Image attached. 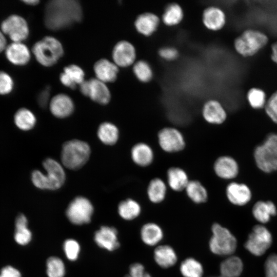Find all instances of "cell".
<instances>
[{
  "instance_id": "obj_1",
  "label": "cell",
  "mask_w": 277,
  "mask_h": 277,
  "mask_svg": "<svg viewBox=\"0 0 277 277\" xmlns=\"http://www.w3.org/2000/svg\"><path fill=\"white\" fill-rule=\"evenodd\" d=\"M82 17V9L78 1L54 0L46 5L44 23L47 28L56 31L80 22Z\"/></svg>"
},
{
  "instance_id": "obj_2",
  "label": "cell",
  "mask_w": 277,
  "mask_h": 277,
  "mask_svg": "<svg viewBox=\"0 0 277 277\" xmlns=\"http://www.w3.org/2000/svg\"><path fill=\"white\" fill-rule=\"evenodd\" d=\"M46 174L38 170L31 173V181L37 188L55 190L60 188L64 184L66 175L62 165L56 160L47 158L43 163Z\"/></svg>"
},
{
  "instance_id": "obj_3",
  "label": "cell",
  "mask_w": 277,
  "mask_h": 277,
  "mask_svg": "<svg viewBox=\"0 0 277 277\" xmlns=\"http://www.w3.org/2000/svg\"><path fill=\"white\" fill-rule=\"evenodd\" d=\"M90 152V147L86 142L76 139L70 140L63 145L61 161L66 168L77 170L87 163Z\"/></svg>"
},
{
  "instance_id": "obj_4",
  "label": "cell",
  "mask_w": 277,
  "mask_h": 277,
  "mask_svg": "<svg viewBox=\"0 0 277 277\" xmlns=\"http://www.w3.org/2000/svg\"><path fill=\"white\" fill-rule=\"evenodd\" d=\"M32 52L41 65L50 67L55 64L63 56L64 49L58 39L47 36L33 45Z\"/></svg>"
},
{
  "instance_id": "obj_5",
  "label": "cell",
  "mask_w": 277,
  "mask_h": 277,
  "mask_svg": "<svg viewBox=\"0 0 277 277\" xmlns=\"http://www.w3.org/2000/svg\"><path fill=\"white\" fill-rule=\"evenodd\" d=\"M258 167L262 171L270 173L277 170V134L271 133L254 151Z\"/></svg>"
},
{
  "instance_id": "obj_6",
  "label": "cell",
  "mask_w": 277,
  "mask_h": 277,
  "mask_svg": "<svg viewBox=\"0 0 277 277\" xmlns=\"http://www.w3.org/2000/svg\"><path fill=\"white\" fill-rule=\"evenodd\" d=\"M211 230L212 235L209 243L211 251L221 256L232 255L237 247L235 237L228 229L217 223L212 226Z\"/></svg>"
},
{
  "instance_id": "obj_7",
  "label": "cell",
  "mask_w": 277,
  "mask_h": 277,
  "mask_svg": "<svg viewBox=\"0 0 277 277\" xmlns=\"http://www.w3.org/2000/svg\"><path fill=\"white\" fill-rule=\"evenodd\" d=\"M268 42V37L264 33L248 29L235 39L234 46L238 53L243 56L249 57L255 55Z\"/></svg>"
},
{
  "instance_id": "obj_8",
  "label": "cell",
  "mask_w": 277,
  "mask_h": 277,
  "mask_svg": "<svg viewBox=\"0 0 277 277\" xmlns=\"http://www.w3.org/2000/svg\"><path fill=\"white\" fill-rule=\"evenodd\" d=\"M272 236L270 231L262 224L255 225L248 235L244 247L256 256L263 255L270 247Z\"/></svg>"
},
{
  "instance_id": "obj_9",
  "label": "cell",
  "mask_w": 277,
  "mask_h": 277,
  "mask_svg": "<svg viewBox=\"0 0 277 277\" xmlns=\"http://www.w3.org/2000/svg\"><path fill=\"white\" fill-rule=\"evenodd\" d=\"M1 30L12 42H23L29 36V28L27 22L22 16L11 14L2 22Z\"/></svg>"
},
{
  "instance_id": "obj_10",
  "label": "cell",
  "mask_w": 277,
  "mask_h": 277,
  "mask_svg": "<svg viewBox=\"0 0 277 277\" xmlns=\"http://www.w3.org/2000/svg\"><path fill=\"white\" fill-rule=\"evenodd\" d=\"M93 212V207L90 201L85 197L77 196L70 203L66 213L72 223L82 225L90 222Z\"/></svg>"
},
{
  "instance_id": "obj_11",
  "label": "cell",
  "mask_w": 277,
  "mask_h": 277,
  "mask_svg": "<svg viewBox=\"0 0 277 277\" xmlns=\"http://www.w3.org/2000/svg\"><path fill=\"white\" fill-rule=\"evenodd\" d=\"M81 92L94 102L101 105L108 104L111 94L105 83L96 78L85 80L80 85Z\"/></svg>"
},
{
  "instance_id": "obj_12",
  "label": "cell",
  "mask_w": 277,
  "mask_h": 277,
  "mask_svg": "<svg viewBox=\"0 0 277 277\" xmlns=\"http://www.w3.org/2000/svg\"><path fill=\"white\" fill-rule=\"evenodd\" d=\"M158 142L161 149L169 153H174L183 150L185 147L183 135L177 129L165 127L158 133Z\"/></svg>"
},
{
  "instance_id": "obj_13",
  "label": "cell",
  "mask_w": 277,
  "mask_h": 277,
  "mask_svg": "<svg viewBox=\"0 0 277 277\" xmlns=\"http://www.w3.org/2000/svg\"><path fill=\"white\" fill-rule=\"evenodd\" d=\"M112 58L118 67H128L134 63L135 49L131 43L127 41H120L113 47Z\"/></svg>"
},
{
  "instance_id": "obj_14",
  "label": "cell",
  "mask_w": 277,
  "mask_h": 277,
  "mask_svg": "<svg viewBox=\"0 0 277 277\" xmlns=\"http://www.w3.org/2000/svg\"><path fill=\"white\" fill-rule=\"evenodd\" d=\"M4 52L7 60L15 66L25 65L30 60V51L23 42H12Z\"/></svg>"
},
{
  "instance_id": "obj_15",
  "label": "cell",
  "mask_w": 277,
  "mask_h": 277,
  "mask_svg": "<svg viewBox=\"0 0 277 277\" xmlns=\"http://www.w3.org/2000/svg\"><path fill=\"white\" fill-rule=\"evenodd\" d=\"M74 107L71 98L64 93L54 96L49 102L51 113L58 118H65L70 115L74 110Z\"/></svg>"
},
{
  "instance_id": "obj_16",
  "label": "cell",
  "mask_w": 277,
  "mask_h": 277,
  "mask_svg": "<svg viewBox=\"0 0 277 277\" xmlns=\"http://www.w3.org/2000/svg\"><path fill=\"white\" fill-rule=\"evenodd\" d=\"M226 194L229 201L237 206L246 205L251 198L249 187L244 184L236 182H231L227 185Z\"/></svg>"
},
{
  "instance_id": "obj_17",
  "label": "cell",
  "mask_w": 277,
  "mask_h": 277,
  "mask_svg": "<svg viewBox=\"0 0 277 277\" xmlns=\"http://www.w3.org/2000/svg\"><path fill=\"white\" fill-rule=\"evenodd\" d=\"M213 169L218 177L225 180L233 179L239 173L238 163L229 156L218 157L214 163Z\"/></svg>"
},
{
  "instance_id": "obj_18",
  "label": "cell",
  "mask_w": 277,
  "mask_h": 277,
  "mask_svg": "<svg viewBox=\"0 0 277 277\" xmlns=\"http://www.w3.org/2000/svg\"><path fill=\"white\" fill-rule=\"evenodd\" d=\"M202 115L208 123L220 125L225 122L227 114L221 104L216 100H210L203 106Z\"/></svg>"
},
{
  "instance_id": "obj_19",
  "label": "cell",
  "mask_w": 277,
  "mask_h": 277,
  "mask_svg": "<svg viewBox=\"0 0 277 277\" xmlns=\"http://www.w3.org/2000/svg\"><path fill=\"white\" fill-rule=\"evenodd\" d=\"M117 234V230L114 228L102 226L95 233L94 240L100 247L113 251L120 246Z\"/></svg>"
},
{
  "instance_id": "obj_20",
  "label": "cell",
  "mask_w": 277,
  "mask_h": 277,
  "mask_svg": "<svg viewBox=\"0 0 277 277\" xmlns=\"http://www.w3.org/2000/svg\"><path fill=\"white\" fill-rule=\"evenodd\" d=\"M93 69L96 78L105 83L114 82L118 72V66L105 58L96 62Z\"/></svg>"
},
{
  "instance_id": "obj_21",
  "label": "cell",
  "mask_w": 277,
  "mask_h": 277,
  "mask_svg": "<svg viewBox=\"0 0 277 277\" xmlns=\"http://www.w3.org/2000/svg\"><path fill=\"white\" fill-rule=\"evenodd\" d=\"M202 17L204 26L212 31L221 29L226 22L224 12L220 8L215 6H210L205 9Z\"/></svg>"
},
{
  "instance_id": "obj_22",
  "label": "cell",
  "mask_w": 277,
  "mask_h": 277,
  "mask_svg": "<svg viewBox=\"0 0 277 277\" xmlns=\"http://www.w3.org/2000/svg\"><path fill=\"white\" fill-rule=\"evenodd\" d=\"M160 18L154 13L145 12L139 15L134 22L136 30L140 34L149 36L157 29Z\"/></svg>"
},
{
  "instance_id": "obj_23",
  "label": "cell",
  "mask_w": 277,
  "mask_h": 277,
  "mask_svg": "<svg viewBox=\"0 0 277 277\" xmlns=\"http://www.w3.org/2000/svg\"><path fill=\"white\" fill-rule=\"evenodd\" d=\"M131 155L133 162L141 167L150 165L154 158L152 148L144 143H138L134 145L131 149Z\"/></svg>"
},
{
  "instance_id": "obj_24",
  "label": "cell",
  "mask_w": 277,
  "mask_h": 277,
  "mask_svg": "<svg viewBox=\"0 0 277 277\" xmlns=\"http://www.w3.org/2000/svg\"><path fill=\"white\" fill-rule=\"evenodd\" d=\"M252 211L254 219L261 224L268 223L271 217L277 213L275 205L270 201L257 202L254 205Z\"/></svg>"
},
{
  "instance_id": "obj_25",
  "label": "cell",
  "mask_w": 277,
  "mask_h": 277,
  "mask_svg": "<svg viewBox=\"0 0 277 277\" xmlns=\"http://www.w3.org/2000/svg\"><path fill=\"white\" fill-rule=\"evenodd\" d=\"M167 179L170 188L177 192L185 190L189 181L186 172L177 167H171L167 170Z\"/></svg>"
},
{
  "instance_id": "obj_26",
  "label": "cell",
  "mask_w": 277,
  "mask_h": 277,
  "mask_svg": "<svg viewBox=\"0 0 277 277\" xmlns=\"http://www.w3.org/2000/svg\"><path fill=\"white\" fill-rule=\"evenodd\" d=\"M154 259L161 267L167 268L173 266L177 261V255L174 250L168 245L157 246L154 251Z\"/></svg>"
},
{
  "instance_id": "obj_27",
  "label": "cell",
  "mask_w": 277,
  "mask_h": 277,
  "mask_svg": "<svg viewBox=\"0 0 277 277\" xmlns=\"http://www.w3.org/2000/svg\"><path fill=\"white\" fill-rule=\"evenodd\" d=\"M243 262L237 256L230 255L222 261L220 270L221 277H239L243 272Z\"/></svg>"
},
{
  "instance_id": "obj_28",
  "label": "cell",
  "mask_w": 277,
  "mask_h": 277,
  "mask_svg": "<svg viewBox=\"0 0 277 277\" xmlns=\"http://www.w3.org/2000/svg\"><path fill=\"white\" fill-rule=\"evenodd\" d=\"M14 238L18 244L23 246L31 240L32 233L28 228V220L24 214H19L16 217Z\"/></svg>"
},
{
  "instance_id": "obj_29",
  "label": "cell",
  "mask_w": 277,
  "mask_h": 277,
  "mask_svg": "<svg viewBox=\"0 0 277 277\" xmlns=\"http://www.w3.org/2000/svg\"><path fill=\"white\" fill-rule=\"evenodd\" d=\"M141 236L143 242L148 246L157 244L163 238V232L161 228L153 223H148L142 227Z\"/></svg>"
},
{
  "instance_id": "obj_30",
  "label": "cell",
  "mask_w": 277,
  "mask_h": 277,
  "mask_svg": "<svg viewBox=\"0 0 277 277\" xmlns=\"http://www.w3.org/2000/svg\"><path fill=\"white\" fill-rule=\"evenodd\" d=\"M166 192V184L162 179L155 177L150 181L147 193L149 200L152 203L157 204L162 202L165 198Z\"/></svg>"
},
{
  "instance_id": "obj_31",
  "label": "cell",
  "mask_w": 277,
  "mask_h": 277,
  "mask_svg": "<svg viewBox=\"0 0 277 277\" xmlns=\"http://www.w3.org/2000/svg\"><path fill=\"white\" fill-rule=\"evenodd\" d=\"M14 121L18 128L23 131H28L34 128L36 118L31 111L26 108H21L15 113Z\"/></svg>"
},
{
  "instance_id": "obj_32",
  "label": "cell",
  "mask_w": 277,
  "mask_h": 277,
  "mask_svg": "<svg viewBox=\"0 0 277 277\" xmlns=\"http://www.w3.org/2000/svg\"><path fill=\"white\" fill-rule=\"evenodd\" d=\"M185 190L188 197L196 204L204 203L207 201V191L197 180L189 181Z\"/></svg>"
},
{
  "instance_id": "obj_33",
  "label": "cell",
  "mask_w": 277,
  "mask_h": 277,
  "mask_svg": "<svg viewBox=\"0 0 277 277\" xmlns=\"http://www.w3.org/2000/svg\"><path fill=\"white\" fill-rule=\"evenodd\" d=\"M97 133L100 141L107 145L115 144L119 136L117 127L109 122L102 123L98 127Z\"/></svg>"
},
{
  "instance_id": "obj_34",
  "label": "cell",
  "mask_w": 277,
  "mask_h": 277,
  "mask_svg": "<svg viewBox=\"0 0 277 277\" xmlns=\"http://www.w3.org/2000/svg\"><path fill=\"white\" fill-rule=\"evenodd\" d=\"M141 208L135 200L128 199L120 203L118 212L120 215L126 220H132L137 217L140 214Z\"/></svg>"
},
{
  "instance_id": "obj_35",
  "label": "cell",
  "mask_w": 277,
  "mask_h": 277,
  "mask_svg": "<svg viewBox=\"0 0 277 277\" xmlns=\"http://www.w3.org/2000/svg\"><path fill=\"white\" fill-rule=\"evenodd\" d=\"M183 11L177 4L169 5L162 15V21L167 26H173L179 24L183 19Z\"/></svg>"
},
{
  "instance_id": "obj_36",
  "label": "cell",
  "mask_w": 277,
  "mask_h": 277,
  "mask_svg": "<svg viewBox=\"0 0 277 277\" xmlns=\"http://www.w3.org/2000/svg\"><path fill=\"white\" fill-rule=\"evenodd\" d=\"M180 271L184 277H202L204 273L202 265L192 258H187L182 262Z\"/></svg>"
},
{
  "instance_id": "obj_37",
  "label": "cell",
  "mask_w": 277,
  "mask_h": 277,
  "mask_svg": "<svg viewBox=\"0 0 277 277\" xmlns=\"http://www.w3.org/2000/svg\"><path fill=\"white\" fill-rule=\"evenodd\" d=\"M133 72L136 77L143 83L149 82L153 77L152 68L145 61L140 60L134 63Z\"/></svg>"
},
{
  "instance_id": "obj_38",
  "label": "cell",
  "mask_w": 277,
  "mask_h": 277,
  "mask_svg": "<svg viewBox=\"0 0 277 277\" xmlns=\"http://www.w3.org/2000/svg\"><path fill=\"white\" fill-rule=\"evenodd\" d=\"M65 266L63 261L58 258L51 256L47 261V273L48 277H64Z\"/></svg>"
},
{
  "instance_id": "obj_39",
  "label": "cell",
  "mask_w": 277,
  "mask_h": 277,
  "mask_svg": "<svg viewBox=\"0 0 277 277\" xmlns=\"http://www.w3.org/2000/svg\"><path fill=\"white\" fill-rule=\"evenodd\" d=\"M265 92L257 88L250 89L247 93V99L250 106L254 109H261L265 107L266 100Z\"/></svg>"
},
{
  "instance_id": "obj_40",
  "label": "cell",
  "mask_w": 277,
  "mask_h": 277,
  "mask_svg": "<svg viewBox=\"0 0 277 277\" xmlns=\"http://www.w3.org/2000/svg\"><path fill=\"white\" fill-rule=\"evenodd\" d=\"M63 72L76 85H80L85 81L84 71L77 65H68L64 68Z\"/></svg>"
},
{
  "instance_id": "obj_41",
  "label": "cell",
  "mask_w": 277,
  "mask_h": 277,
  "mask_svg": "<svg viewBox=\"0 0 277 277\" xmlns=\"http://www.w3.org/2000/svg\"><path fill=\"white\" fill-rule=\"evenodd\" d=\"M14 87L13 78L7 72L0 70V95H5L11 93Z\"/></svg>"
},
{
  "instance_id": "obj_42",
  "label": "cell",
  "mask_w": 277,
  "mask_h": 277,
  "mask_svg": "<svg viewBox=\"0 0 277 277\" xmlns=\"http://www.w3.org/2000/svg\"><path fill=\"white\" fill-rule=\"evenodd\" d=\"M64 249L67 258L71 261H74L77 258L80 247L76 241L68 239L64 242Z\"/></svg>"
},
{
  "instance_id": "obj_43",
  "label": "cell",
  "mask_w": 277,
  "mask_h": 277,
  "mask_svg": "<svg viewBox=\"0 0 277 277\" xmlns=\"http://www.w3.org/2000/svg\"><path fill=\"white\" fill-rule=\"evenodd\" d=\"M264 108L268 116L277 124V91L266 101Z\"/></svg>"
},
{
  "instance_id": "obj_44",
  "label": "cell",
  "mask_w": 277,
  "mask_h": 277,
  "mask_svg": "<svg viewBox=\"0 0 277 277\" xmlns=\"http://www.w3.org/2000/svg\"><path fill=\"white\" fill-rule=\"evenodd\" d=\"M265 277H277V254L272 253L266 259L264 264Z\"/></svg>"
},
{
  "instance_id": "obj_45",
  "label": "cell",
  "mask_w": 277,
  "mask_h": 277,
  "mask_svg": "<svg viewBox=\"0 0 277 277\" xmlns=\"http://www.w3.org/2000/svg\"><path fill=\"white\" fill-rule=\"evenodd\" d=\"M125 277H151V276L145 271L142 264L137 263L130 266L129 274L126 275Z\"/></svg>"
},
{
  "instance_id": "obj_46",
  "label": "cell",
  "mask_w": 277,
  "mask_h": 277,
  "mask_svg": "<svg viewBox=\"0 0 277 277\" xmlns=\"http://www.w3.org/2000/svg\"><path fill=\"white\" fill-rule=\"evenodd\" d=\"M159 54L163 59L171 61L177 58L179 52L176 49L173 47H165L159 50Z\"/></svg>"
},
{
  "instance_id": "obj_47",
  "label": "cell",
  "mask_w": 277,
  "mask_h": 277,
  "mask_svg": "<svg viewBox=\"0 0 277 277\" xmlns=\"http://www.w3.org/2000/svg\"><path fill=\"white\" fill-rule=\"evenodd\" d=\"M0 277H21V274L18 270L13 266H6L1 269Z\"/></svg>"
},
{
  "instance_id": "obj_48",
  "label": "cell",
  "mask_w": 277,
  "mask_h": 277,
  "mask_svg": "<svg viewBox=\"0 0 277 277\" xmlns=\"http://www.w3.org/2000/svg\"><path fill=\"white\" fill-rule=\"evenodd\" d=\"M50 88L47 87L38 94L37 102L39 105L43 108L47 106L50 97Z\"/></svg>"
},
{
  "instance_id": "obj_49",
  "label": "cell",
  "mask_w": 277,
  "mask_h": 277,
  "mask_svg": "<svg viewBox=\"0 0 277 277\" xmlns=\"http://www.w3.org/2000/svg\"><path fill=\"white\" fill-rule=\"evenodd\" d=\"M61 82L67 87L74 89L76 88V85L74 84L63 72L60 75Z\"/></svg>"
},
{
  "instance_id": "obj_50",
  "label": "cell",
  "mask_w": 277,
  "mask_h": 277,
  "mask_svg": "<svg viewBox=\"0 0 277 277\" xmlns=\"http://www.w3.org/2000/svg\"><path fill=\"white\" fill-rule=\"evenodd\" d=\"M7 45L6 35L0 29V53L5 51Z\"/></svg>"
},
{
  "instance_id": "obj_51",
  "label": "cell",
  "mask_w": 277,
  "mask_h": 277,
  "mask_svg": "<svg viewBox=\"0 0 277 277\" xmlns=\"http://www.w3.org/2000/svg\"><path fill=\"white\" fill-rule=\"evenodd\" d=\"M271 50V58L277 64V42L272 45Z\"/></svg>"
},
{
  "instance_id": "obj_52",
  "label": "cell",
  "mask_w": 277,
  "mask_h": 277,
  "mask_svg": "<svg viewBox=\"0 0 277 277\" xmlns=\"http://www.w3.org/2000/svg\"><path fill=\"white\" fill-rule=\"evenodd\" d=\"M23 2L25 4L30 6H35L39 3V1L37 0H25Z\"/></svg>"
},
{
  "instance_id": "obj_53",
  "label": "cell",
  "mask_w": 277,
  "mask_h": 277,
  "mask_svg": "<svg viewBox=\"0 0 277 277\" xmlns=\"http://www.w3.org/2000/svg\"><path fill=\"white\" fill-rule=\"evenodd\" d=\"M217 277H221V276H217Z\"/></svg>"
}]
</instances>
